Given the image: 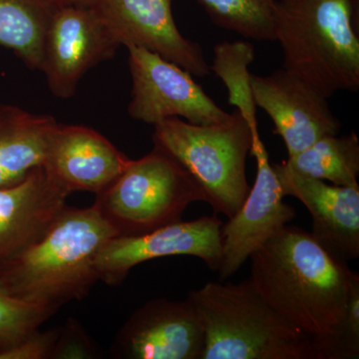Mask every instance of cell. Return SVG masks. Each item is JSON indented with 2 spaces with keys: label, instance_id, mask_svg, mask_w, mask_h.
<instances>
[{
  "label": "cell",
  "instance_id": "1",
  "mask_svg": "<svg viewBox=\"0 0 359 359\" xmlns=\"http://www.w3.org/2000/svg\"><path fill=\"white\" fill-rule=\"evenodd\" d=\"M250 282L271 308L311 337L337 332L358 273L327 252L311 233L289 224L250 257Z\"/></svg>",
  "mask_w": 359,
  "mask_h": 359
},
{
  "label": "cell",
  "instance_id": "2",
  "mask_svg": "<svg viewBox=\"0 0 359 359\" xmlns=\"http://www.w3.org/2000/svg\"><path fill=\"white\" fill-rule=\"evenodd\" d=\"M117 236L95 205H66L39 241L0 266V285L13 297L57 311L88 295L99 280L97 255Z\"/></svg>",
  "mask_w": 359,
  "mask_h": 359
},
{
  "label": "cell",
  "instance_id": "3",
  "mask_svg": "<svg viewBox=\"0 0 359 359\" xmlns=\"http://www.w3.org/2000/svg\"><path fill=\"white\" fill-rule=\"evenodd\" d=\"M359 0L278 1L275 41L283 69L327 99L359 89Z\"/></svg>",
  "mask_w": 359,
  "mask_h": 359
},
{
  "label": "cell",
  "instance_id": "4",
  "mask_svg": "<svg viewBox=\"0 0 359 359\" xmlns=\"http://www.w3.org/2000/svg\"><path fill=\"white\" fill-rule=\"evenodd\" d=\"M188 299L205 332L202 359H313L311 337L271 309L250 280L208 283Z\"/></svg>",
  "mask_w": 359,
  "mask_h": 359
},
{
  "label": "cell",
  "instance_id": "5",
  "mask_svg": "<svg viewBox=\"0 0 359 359\" xmlns=\"http://www.w3.org/2000/svg\"><path fill=\"white\" fill-rule=\"evenodd\" d=\"M154 128V146L192 175L216 214L233 218L250 191L245 163L252 134L241 113L236 110L226 121L210 125L169 118Z\"/></svg>",
  "mask_w": 359,
  "mask_h": 359
},
{
  "label": "cell",
  "instance_id": "6",
  "mask_svg": "<svg viewBox=\"0 0 359 359\" xmlns=\"http://www.w3.org/2000/svg\"><path fill=\"white\" fill-rule=\"evenodd\" d=\"M208 203L192 175L162 149L131 160L94 205L123 237L142 236L182 221L187 208Z\"/></svg>",
  "mask_w": 359,
  "mask_h": 359
},
{
  "label": "cell",
  "instance_id": "7",
  "mask_svg": "<svg viewBox=\"0 0 359 359\" xmlns=\"http://www.w3.org/2000/svg\"><path fill=\"white\" fill-rule=\"evenodd\" d=\"M126 48L132 77L128 113L133 119L156 125L177 117L210 125L230 118L190 72L155 52L136 46Z\"/></svg>",
  "mask_w": 359,
  "mask_h": 359
},
{
  "label": "cell",
  "instance_id": "8",
  "mask_svg": "<svg viewBox=\"0 0 359 359\" xmlns=\"http://www.w3.org/2000/svg\"><path fill=\"white\" fill-rule=\"evenodd\" d=\"M223 224L215 214L177 222L145 235L111 238L96 257L99 280L109 285H120L138 264L171 256L199 257L212 271H218Z\"/></svg>",
  "mask_w": 359,
  "mask_h": 359
},
{
  "label": "cell",
  "instance_id": "9",
  "mask_svg": "<svg viewBox=\"0 0 359 359\" xmlns=\"http://www.w3.org/2000/svg\"><path fill=\"white\" fill-rule=\"evenodd\" d=\"M173 0H90L119 46H136L159 54L190 72L205 77L211 73L204 50L186 39L175 22Z\"/></svg>",
  "mask_w": 359,
  "mask_h": 359
},
{
  "label": "cell",
  "instance_id": "10",
  "mask_svg": "<svg viewBox=\"0 0 359 359\" xmlns=\"http://www.w3.org/2000/svg\"><path fill=\"white\" fill-rule=\"evenodd\" d=\"M119 47L92 7L58 6L47 29L40 70L54 95L69 99L81 78Z\"/></svg>",
  "mask_w": 359,
  "mask_h": 359
},
{
  "label": "cell",
  "instance_id": "11",
  "mask_svg": "<svg viewBox=\"0 0 359 359\" xmlns=\"http://www.w3.org/2000/svg\"><path fill=\"white\" fill-rule=\"evenodd\" d=\"M250 153L257 160L256 181L240 211L222 226L221 282L237 273L257 249L295 217L294 208L283 202L282 187L259 133L252 135Z\"/></svg>",
  "mask_w": 359,
  "mask_h": 359
},
{
  "label": "cell",
  "instance_id": "12",
  "mask_svg": "<svg viewBox=\"0 0 359 359\" xmlns=\"http://www.w3.org/2000/svg\"><path fill=\"white\" fill-rule=\"evenodd\" d=\"M205 332L192 302L155 299L137 309L116 335V358L202 359Z\"/></svg>",
  "mask_w": 359,
  "mask_h": 359
},
{
  "label": "cell",
  "instance_id": "13",
  "mask_svg": "<svg viewBox=\"0 0 359 359\" xmlns=\"http://www.w3.org/2000/svg\"><path fill=\"white\" fill-rule=\"evenodd\" d=\"M250 84L256 105L271 118L289 157L321 137L339 134L341 123L328 99L283 68L266 76L252 74Z\"/></svg>",
  "mask_w": 359,
  "mask_h": 359
},
{
  "label": "cell",
  "instance_id": "14",
  "mask_svg": "<svg viewBox=\"0 0 359 359\" xmlns=\"http://www.w3.org/2000/svg\"><path fill=\"white\" fill-rule=\"evenodd\" d=\"M131 159L103 135L81 125L56 123L42 167L66 193L103 192L128 166Z\"/></svg>",
  "mask_w": 359,
  "mask_h": 359
},
{
  "label": "cell",
  "instance_id": "15",
  "mask_svg": "<svg viewBox=\"0 0 359 359\" xmlns=\"http://www.w3.org/2000/svg\"><path fill=\"white\" fill-rule=\"evenodd\" d=\"M283 197L301 201L313 218L311 235L332 256L347 262L359 256V186L344 187L294 173L273 164Z\"/></svg>",
  "mask_w": 359,
  "mask_h": 359
},
{
  "label": "cell",
  "instance_id": "16",
  "mask_svg": "<svg viewBox=\"0 0 359 359\" xmlns=\"http://www.w3.org/2000/svg\"><path fill=\"white\" fill-rule=\"evenodd\" d=\"M69 196L42 166L0 188V266L44 235Z\"/></svg>",
  "mask_w": 359,
  "mask_h": 359
},
{
  "label": "cell",
  "instance_id": "17",
  "mask_svg": "<svg viewBox=\"0 0 359 359\" xmlns=\"http://www.w3.org/2000/svg\"><path fill=\"white\" fill-rule=\"evenodd\" d=\"M56 123L50 115L0 103V188L18 183L42 166Z\"/></svg>",
  "mask_w": 359,
  "mask_h": 359
},
{
  "label": "cell",
  "instance_id": "18",
  "mask_svg": "<svg viewBox=\"0 0 359 359\" xmlns=\"http://www.w3.org/2000/svg\"><path fill=\"white\" fill-rule=\"evenodd\" d=\"M58 6L51 0H0V45L40 70L45 37Z\"/></svg>",
  "mask_w": 359,
  "mask_h": 359
},
{
  "label": "cell",
  "instance_id": "19",
  "mask_svg": "<svg viewBox=\"0 0 359 359\" xmlns=\"http://www.w3.org/2000/svg\"><path fill=\"white\" fill-rule=\"evenodd\" d=\"M294 173L328 181L337 186L358 187L359 140L355 132L321 137L283 162Z\"/></svg>",
  "mask_w": 359,
  "mask_h": 359
},
{
  "label": "cell",
  "instance_id": "20",
  "mask_svg": "<svg viewBox=\"0 0 359 359\" xmlns=\"http://www.w3.org/2000/svg\"><path fill=\"white\" fill-rule=\"evenodd\" d=\"M214 61L210 66L217 76L226 85L229 103L250 125L252 134L257 133V105L252 95L249 66L255 60V47L244 40L224 41L214 48Z\"/></svg>",
  "mask_w": 359,
  "mask_h": 359
},
{
  "label": "cell",
  "instance_id": "21",
  "mask_svg": "<svg viewBox=\"0 0 359 359\" xmlns=\"http://www.w3.org/2000/svg\"><path fill=\"white\" fill-rule=\"evenodd\" d=\"M215 25L256 41H275L278 0H198Z\"/></svg>",
  "mask_w": 359,
  "mask_h": 359
},
{
  "label": "cell",
  "instance_id": "22",
  "mask_svg": "<svg viewBox=\"0 0 359 359\" xmlns=\"http://www.w3.org/2000/svg\"><path fill=\"white\" fill-rule=\"evenodd\" d=\"M55 313L44 304L13 297L0 285V358L39 330Z\"/></svg>",
  "mask_w": 359,
  "mask_h": 359
},
{
  "label": "cell",
  "instance_id": "23",
  "mask_svg": "<svg viewBox=\"0 0 359 359\" xmlns=\"http://www.w3.org/2000/svg\"><path fill=\"white\" fill-rule=\"evenodd\" d=\"M313 359L359 358V283L351 290L337 332L313 344Z\"/></svg>",
  "mask_w": 359,
  "mask_h": 359
},
{
  "label": "cell",
  "instance_id": "24",
  "mask_svg": "<svg viewBox=\"0 0 359 359\" xmlns=\"http://www.w3.org/2000/svg\"><path fill=\"white\" fill-rule=\"evenodd\" d=\"M98 356L95 342L79 321L68 318L65 325L58 328L51 359H92Z\"/></svg>",
  "mask_w": 359,
  "mask_h": 359
},
{
  "label": "cell",
  "instance_id": "25",
  "mask_svg": "<svg viewBox=\"0 0 359 359\" xmlns=\"http://www.w3.org/2000/svg\"><path fill=\"white\" fill-rule=\"evenodd\" d=\"M58 337V328L37 330L20 346L4 353L0 359H51L52 351Z\"/></svg>",
  "mask_w": 359,
  "mask_h": 359
},
{
  "label": "cell",
  "instance_id": "26",
  "mask_svg": "<svg viewBox=\"0 0 359 359\" xmlns=\"http://www.w3.org/2000/svg\"><path fill=\"white\" fill-rule=\"evenodd\" d=\"M57 6H88L90 0H51Z\"/></svg>",
  "mask_w": 359,
  "mask_h": 359
},
{
  "label": "cell",
  "instance_id": "27",
  "mask_svg": "<svg viewBox=\"0 0 359 359\" xmlns=\"http://www.w3.org/2000/svg\"><path fill=\"white\" fill-rule=\"evenodd\" d=\"M278 1L283 2V4H290V2H294L295 0H278Z\"/></svg>",
  "mask_w": 359,
  "mask_h": 359
}]
</instances>
